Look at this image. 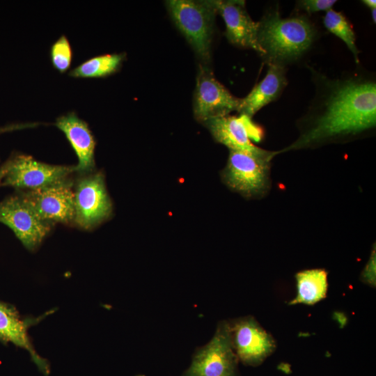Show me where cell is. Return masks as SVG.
Here are the masks:
<instances>
[{
  "instance_id": "obj_7",
  "label": "cell",
  "mask_w": 376,
  "mask_h": 376,
  "mask_svg": "<svg viewBox=\"0 0 376 376\" xmlns=\"http://www.w3.org/2000/svg\"><path fill=\"white\" fill-rule=\"evenodd\" d=\"M0 223L29 251L41 244L54 226L42 220L19 191L0 201Z\"/></svg>"
},
{
  "instance_id": "obj_19",
  "label": "cell",
  "mask_w": 376,
  "mask_h": 376,
  "mask_svg": "<svg viewBox=\"0 0 376 376\" xmlns=\"http://www.w3.org/2000/svg\"><path fill=\"white\" fill-rule=\"evenodd\" d=\"M326 29L343 40L352 53L356 63H359V50L356 45L354 30L345 17L340 12L329 9L323 19Z\"/></svg>"
},
{
  "instance_id": "obj_18",
  "label": "cell",
  "mask_w": 376,
  "mask_h": 376,
  "mask_svg": "<svg viewBox=\"0 0 376 376\" xmlns=\"http://www.w3.org/2000/svg\"><path fill=\"white\" fill-rule=\"evenodd\" d=\"M125 54H107L86 60L72 69L69 75L80 78L104 77L118 71L125 58Z\"/></svg>"
},
{
  "instance_id": "obj_14",
  "label": "cell",
  "mask_w": 376,
  "mask_h": 376,
  "mask_svg": "<svg viewBox=\"0 0 376 376\" xmlns=\"http://www.w3.org/2000/svg\"><path fill=\"white\" fill-rule=\"evenodd\" d=\"M55 125L64 133L77 156L76 173L82 175L95 171V141L88 123L75 112H70L59 116Z\"/></svg>"
},
{
  "instance_id": "obj_9",
  "label": "cell",
  "mask_w": 376,
  "mask_h": 376,
  "mask_svg": "<svg viewBox=\"0 0 376 376\" xmlns=\"http://www.w3.org/2000/svg\"><path fill=\"white\" fill-rule=\"evenodd\" d=\"M74 179L69 178L41 189L19 191L36 214L52 225L71 224L75 218Z\"/></svg>"
},
{
  "instance_id": "obj_1",
  "label": "cell",
  "mask_w": 376,
  "mask_h": 376,
  "mask_svg": "<svg viewBox=\"0 0 376 376\" xmlns=\"http://www.w3.org/2000/svg\"><path fill=\"white\" fill-rule=\"evenodd\" d=\"M321 81L320 93L310 109L313 113L312 125L290 148L358 134L375 126V81L359 75Z\"/></svg>"
},
{
  "instance_id": "obj_24",
  "label": "cell",
  "mask_w": 376,
  "mask_h": 376,
  "mask_svg": "<svg viewBox=\"0 0 376 376\" xmlns=\"http://www.w3.org/2000/svg\"><path fill=\"white\" fill-rule=\"evenodd\" d=\"M26 127V125H12V126H8V127H0V134L3 132H6L9 130H13V129H17V128H20V127Z\"/></svg>"
},
{
  "instance_id": "obj_4",
  "label": "cell",
  "mask_w": 376,
  "mask_h": 376,
  "mask_svg": "<svg viewBox=\"0 0 376 376\" xmlns=\"http://www.w3.org/2000/svg\"><path fill=\"white\" fill-rule=\"evenodd\" d=\"M73 189V224L84 230H91L111 215L112 203L101 171L78 175L74 180Z\"/></svg>"
},
{
  "instance_id": "obj_17",
  "label": "cell",
  "mask_w": 376,
  "mask_h": 376,
  "mask_svg": "<svg viewBox=\"0 0 376 376\" xmlns=\"http://www.w3.org/2000/svg\"><path fill=\"white\" fill-rule=\"evenodd\" d=\"M297 296L289 304L313 305L326 297L327 272L322 269H307L296 274Z\"/></svg>"
},
{
  "instance_id": "obj_13",
  "label": "cell",
  "mask_w": 376,
  "mask_h": 376,
  "mask_svg": "<svg viewBox=\"0 0 376 376\" xmlns=\"http://www.w3.org/2000/svg\"><path fill=\"white\" fill-rule=\"evenodd\" d=\"M217 13L226 25V36L232 44L251 49L261 56L264 52L258 42V22L253 21L245 8V2L240 0H214Z\"/></svg>"
},
{
  "instance_id": "obj_12",
  "label": "cell",
  "mask_w": 376,
  "mask_h": 376,
  "mask_svg": "<svg viewBox=\"0 0 376 376\" xmlns=\"http://www.w3.org/2000/svg\"><path fill=\"white\" fill-rule=\"evenodd\" d=\"M228 324L234 352L243 363L257 366L275 350L273 337L252 316L232 320Z\"/></svg>"
},
{
  "instance_id": "obj_25",
  "label": "cell",
  "mask_w": 376,
  "mask_h": 376,
  "mask_svg": "<svg viewBox=\"0 0 376 376\" xmlns=\"http://www.w3.org/2000/svg\"><path fill=\"white\" fill-rule=\"evenodd\" d=\"M5 173H6V166H5V164H3V165L0 166V187H1L2 179L5 175Z\"/></svg>"
},
{
  "instance_id": "obj_5",
  "label": "cell",
  "mask_w": 376,
  "mask_h": 376,
  "mask_svg": "<svg viewBox=\"0 0 376 376\" xmlns=\"http://www.w3.org/2000/svg\"><path fill=\"white\" fill-rule=\"evenodd\" d=\"M1 187L30 191L56 184L76 173V166L52 165L23 154L13 155L5 163Z\"/></svg>"
},
{
  "instance_id": "obj_10",
  "label": "cell",
  "mask_w": 376,
  "mask_h": 376,
  "mask_svg": "<svg viewBox=\"0 0 376 376\" xmlns=\"http://www.w3.org/2000/svg\"><path fill=\"white\" fill-rule=\"evenodd\" d=\"M272 157L230 150L223 178L228 186L244 196L260 193L267 185L269 160Z\"/></svg>"
},
{
  "instance_id": "obj_15",
  "label": "cell",
  "mask_w": 376,
  "mask_h": 376,
  "mask_svg": "<svg viewBox=\"0 0 376 376\" xmlns=\"http://www.w3.org/2000/svg\"><path fill=\"white\" fill-rule=\"evenodd\" d=\"M36 322L22 318L13 306L0 300V341L26 350L39 369L47 375L48 363L37 354L28 334L29 328Z\"/></svg>"
},
{
  "instance_id": "obj_26",
  "label": "cell",
  "mask_w": 376,
  "mask_h": 376,
  "mask_svg": "<svg viewBox=\"0 0 376 376\" xmlns=\"http://www.w3.org/2000/svg\"><path fill=\"white\" fill-rule=\"evenodd\" d=\"M370 10H371V16H372L373 21L374 22V23H375V22H376V8H372Z\"/></svg>"
},
{
  "instance_id": "obj_2",
  "label": "cell",
  "mask_w": 376,
  "mask_h": 376,
  "mask_svg": "<svg viewBox=\"0 0 376 376\" xmlns=\"http://www.w3.org/2000/svg\"><path fill=\"white\" fill-rule=\"evenodd\" d=\"M258 42L268 65H284L300 58L312 45L316 31L304 17L282 18L272 10L258 22Z\"/></svg>"
},
{
  "instance_id": "obj_11",
  "label": "cell",
  "mask_w": 376,
  "mask_h": 376,
  "mask_svg": "<svg viewBox=\"0 0 376 376\" xmlns=\"http://www.w3.org/2000/svg\"><path fill=\"white\" fill-rule=\"evenodd\" d=\"M204 124L215 140L229 150L258 156L274 155V152L261 149L252 143L262 139L263 131L246 115L216 117L206 120Z\"/></svg>"
},
{
  "instance_id": "obj_23",
  "label": "cell",
  "mask_w": 376,
  "mask_h": 376,
  "mask_svg": "<svg viewBox=\"0 0 376 376\" xmlns=\"http://www.w3.org/2000/svg\"><path fill=\"white\" fill-rule=\"evenodd\" d=\"M363 3H364L369 8H376V1L375 0H363Z\"/></svg>"
},
{
  "instance_id": "obj_21",
  "label": "cell",
  "mask_w": 376,
  "mask_h": 376,
  "mask_svg": "<svg viewBox=\"0 0 376 376\" xmlns=\"http://www.w3.org/2000/svg\"><path fill=\"white\" fill-rule=\"evenodd\" d=\"M336 3L335 0H301L297 1L299 10H304L308 14L318 11L328 10Z\"/></svg>"
},
{
  "instance_id": "obj_3",
  "label": "cell",
  "mask_w": 376,
  "mask_h": 376,
  "mask_svg": "<svg viewBox=\"0 0 376 376\" xmlns=\"http://www.w3.org/2000/svg\"><path fill=\"white\" fill-rule=\"evenodd\" d=\"M169 14L185 36L201 64L209 63L217 13L213 1L169 0Z\"/></svg>"
},
{
  "instance_id": "obj_20",
  "label": "cell",
  "mask_w": 376,
  "mask_h": 376,
  "mask_svg": "<svg viewBox=\"0 0 376 376\" xmlns=\"http://www.w3.org/2000/svg\"><path fill=\"white\" fill-rule=\"evenodd\" d=\"M50 58L54 68L61 73L70 67L72 50L70 43L65 35H62L52 45Z\"/></svg>"
},
{
  "instance_id": "obj_6",
  "label": "cell",
  "mask_w": 376,
  "mask_h": 376,
  "mask_svg": "<svg viewBox=\"0 0 376 376\" xmlns=\"http://www.w3.org/2000/svg\"><path fill=\"white\" fill-rule=\"evenodd\" d=\"M237 361L228 321H221L211 340L196 349L190 367L182 376H235Z\"/></svg>"
},
{
  "instance_id": "obj_16",
  "label": "cell",
  "mask_w": 376,
  "mask_h": 376,
  "mask_svg": "<svg viewBox=\"0 0 376 376\" xmlns=\"http://www.w3.org/2000/svg\"><path fill=\"white\" fill-rule=\"evenodd\" d=\"M286 84L284 67L269 65L264 79L245 97L242 98L237 112L251 118L263 107L277 99Z\"/></svg>"
},
{
  "instance_id": "obj_8",
  "label": "cell",
  "mask_w": 376,
  "mask_h": 376,
  "mask_svg": "<svg viewBox=\"0 0 376 376\" xmlns=\"http://www.w3.org/2000/svg\"><path fill=\"white\" fill-rule=\"evenodd\" d=\"M242 98L233 95L206 65L200 64L194 98V114L200 122L238 111Z\"/></svg>"
},
{
  "instance_id": "obj_22",
  "label": "cell",
  "mask_w": 376,
  "mask_h": 376,
  "mask_svg": "<svg viewBox=\"0 0 376 376\" xmlns=\"http://www.w3.org/2000/svg\"><path fill=\"white\" fill-rule=\"evenodd\" d=\"M375 267H376V253L375 248L373 250L370 257L361 273V280L366 284L372 287H375Z\"/></svg>"
}]
</instances>
